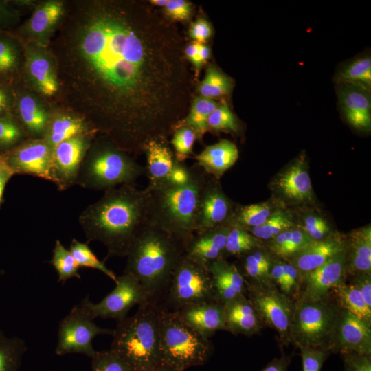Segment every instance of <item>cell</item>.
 <instances>
[{"mask_svg": "<svg viewBox=\"0 0 371 371\" xmlns=\"http://www.w3.org/2000/svg\"><path fill=\"white\" fill-rule=\"evenodd\" d=\"M150 193L126 183L104 191L80 214L78 223L87 243L98 241L109 257H126L137 234L149 224Z\"/></svg>", "mask_w": 371, "mask_h": 371, "instance_id": "6da1fadb", "label": "cell"}, {"mask_svg": "<svg viewBox=\"0 0 371 371\" xmlns=\"http://www.w3.org/2000/svg\"><path fill=\"white\" fill-rule=\"evenodd\" d=\"M81 49L97 74L113 87L128 91L142 82L146 58L144 47L124 23L109 18L95 21L85 32Z\"/></svg>", "mask_w": 371, "mask_h": 371, "instance_id": "7a4b0ae2", "label": "cell"}, {"mask_svg": "<svg viewBox=\"0 0 371 371\" xmlns=\"http://www.w3.org/2000/svg\"><path fill=\"white\" fill-rule=\"evenodd\" d=\"M188 241L150 223L134 239L124 273L136 278L149 302L160 304L163 300Z\"/></svg>", "mask_w": 371, "mask_h": 371, "instance_id": "3957f363", "label": "cell"}, {"mask_svg": "<svg viewBox=\"0 0 371 371\" xmlns=\"http://www.w3.org/2000/svg\"><path fill=\"white\" fill-rule=\"evenodd\" d=\"M208 175L197 164L181 186L150 187L149 223L186 240L195 234L199 200Z\"/></svg>", "mask_w": 371, "mask_h": 371, "instance_id": "277c9868", "label": "cell"}, {"mask_svg": "<svg viewBox=\"0 0 371 371\" xmlns=\"http://www.w3.org/2000/svg\"><path fill=\"white\" fill-rule=\"evenodd\" d=\"M113 329L110 350L133 371H153L162 364L160 348V304L146 302Z\"/></svg>", "mask_w": 371, "mask_h": 371, "instance_id": "5b68a950", "label": "cell"}, {"mask_svg": "<svg viewBox=\"0 0 371 371\" xmlns=\"http://www.w3.org/2000/svg\"><path fill=\"white\" fill-rule=\"evenodd\" d=\"M159 325L162 364L185 371L207 361L212 352L209 339L183 323L175 311L161 306Z\"/></svg>", "mask_w": 371, "mask_h": 371, "instance_id": "8992f818", "label": "cell"}, {"mask_svg": "<svg viewBox=\"0 0 371 371\" xmlns=\"http://www.w3.org/2000/svg\"><path fill=\"white\" fill-rule=\"evenodd\" d=\"M146 175V167L111 145L89 151L80 168L76 185L89 190H106L118 185L135 183Z\"/></svg>", "mask_w": 371, "mask_h": 371, "instance_id": "52a82bcc", "label": "cell"}, {"mask_svg": "<svg viewBox=\"0 0 371 371\" xmlns=\"http://www.w3.org/2000/svg\"><path fill=\"white\" fill-rule=\"evenodd\" d=\"M330 294L319 300L294 301L290 343L328 351L340 307Z\"/></svg>", "mask_w": 371, "mask_h": 371, "instance_id": "ba28073f", "label": "cell"}, {"mask_svg": "<svg viewBox=\"0 0 371 371\" xmlns=\"http://www.w3.org/2000/svg\"><path fill=\"white\" fill-rule=\"evenodd\" d=\"M161 306L169 311L203 302L216 301L207 267L184 255L176 266Z\"/></svg>", "mask_w": 371, "mask_h": 371, "instance_id": "9c48e42d", "label": "cell"}, {"mask_svg": "<svg viewBox=\"0 0 371 371\" xmlns=\"http://www.w3.org/2000/svg\"><path fill=\"white\" fill-rule=\"evenodd\" d=\"M245 284L247 297L262 323L276 331L282 344H290L294 301L274 284Z\"/></svg>", "mask_w": 371, "mask_h": 371, "instance_id": "30bf717a", "label": "cell"}, {"mask_svg": "<svg viewBox=\"0 0 371 371\" xmlns=\"http://www.w3.org/2000/svg\"><path fill=\"white\" fill-rule=\"evenodd\" d=\"M112 333L113 330L98 326L87 310L79 304L59 323L55 352L57 355L83 354L91 358L96 352L93 339L100 335Z\"/></svg>", "mask_w": 371, "mask_h": 371, "instance_id": "8fae6325", "label": "cell"}, {"mask_svg": "<svg viewBox=\"0 0 371 371\" xmlns=\"http://www.w3.org/2000/svg\"><path fill=\"white\" fill-rule=\"evenodd\" d=\"M115 284V288L99 302L93 303L87 296L80 303L94 319H114L120 322L127 317L134 306L148 302L143 287L133 275L123 273L117 276Z\"/></svg>", "mask_w": 371, "mask_h": 371, "instance_id": "7c38bea8", "label": "cell"}, {"mask_svg": "<svg viewBox=\"0 0 371 371\" xmlns=\"http://www.w3.org/2000/svg\"><path fill=\"white\" fill-rule=\"evenodd\" d=\"M89 146L86 135H80L60 142L53 148L50 181L58 190L65 191L76 185Z\"/></svg>", "mask_w": 371, "mask_h": 371, "instance_id": "4fadbf2b", "label": "cell"}, {"mask_svg": "<svg viewBox=\"0 0 371 371\" xmlns=\"http://www.w3.org/2000/svg\"><path fill=\"white\" fill-rule=\"evenodd\" d=\"M235 208L218 179L208 175L199 200L195 234L229 225Z\"/></svg>", "mask_w": 371, "mask_h": 371, "instance_id": "5bb4252c", "label": "cell"}, {"mask_svg": "<svg viewBox=\"0 0 371 371\" xmlns=\"http://www.w3.org/2000/svg\"><path fill=\"white\" fill-rule=\"evenodd\" d=\"M52 151L43 138L21 143L2 156L14 175H28L51 181Z\"/></svg>", "mask_w": 371, "mask_h": 371, "instance_id": "9a60e30c", "label": "cell"}, {"mask_svg": "<svg viewBox=\"0 0 371 371\" xmlns=\"http://www.w3.org/2000/svg\"><path fill=\"white\" fill-rule=\"evenodd\" d=\"M329 352L371 355V326L340 308Z\"/></svg>", "mask_w": 371, "mask_h": 371, "instance_id": "2e32d148", "label": "cell"}, {"mask_svg": "<svg viewBox=\"0 0 371 371\" xmlns=\"http://www.w3.org/2000/svg\"><path fill=\"white\" fill-rule=\"evenodd\" d=\"M345 262L346 251L302 276L297 300H319L328 297L334 288L345 282Z\"/></svg>", "mask_w": 371, "mask_h": 371, "instance_id": "e0dca14e", "label": "cell"}, {"mask_svg": "<svg viewBox=\"0 0 371 371\" xmlns=\"http://www.w3.org/2000/svg\"><path fill=\"white\" fill-rule=\"evenodd\" d=\"M346 238L332 233L320 240H312L285 260L291 262L300 276L310 272L331 258L346 251Z\"/></svg>", "mask_w": 371, "mask_h": 371, "instance_id": "ac0fdd59", "label": "cell"}, {"mask_svg": "<svg viewBox=\"0 0 371 371\" xmlns=\"http://www.w3.org/2000/svg\"><path fill=\"white\" fill-rule=\"evenodd\" d=\"M275 189L291 203H303L313 200V188L304 157L301 156L281 172L274 181Z\"/></svg>", "mask_w": 371, "mask_h": 371, "instance_id": "d6986e66", "label": "cell"}, {"mask_svg": "<svg viewBox=\"0 0 371 371\" xmlns=\"http://www.w3.org/2000/svg\"><path fill=\"white\" fill-rule=\"evenodd\" d=\"M337 85L339 106L348 123L357 130L369 131L371 127L370 91L350 85Z\"/></svg>", "mask_w": 371, "mask_h": 371, "instance_id": "ffe728a7", "label": "cell"}, {"mask_svg": "<svg viewBox=\"0 0 371 371\" xmlns=\"http://www.w3.org/2000/svg\"><path fill=\"white\" fill-rule=\"evenodd\" d=\"M173 311L183 323L205 338L225 330L223 304L216 301L190 304Z\"/></svg>", "mask_w": 371, "mask_h": 371, "instance_id": "44dd1931", "label": "cell"}, {"mask_svg": "<svg viewBox=\"0 0 371 371\" xmlns=\"http://www.w3.org/2000/svg\"><path fill=\"white\" fill-rule=\"evenodd\" d=\"M207 269L216 302L224 304L239 295L245 294L244 278L234 264L220 258L210 263Z\"/></svg>", "mask_w": 371, "mask_h": 371, "instance_id": "7402d4cb", "label": "cell"}, {"mask_svg": "<svg viewBox=\"0 0 371 371\" xmlns=\"http://www.w3.org/2000/svg\"><path fill=\"white\" fill-rule=\"evenodd\" d=\"M229 225L194 234L188 241L186 256L207 267L212 262L223 258Z\"/></svg>", "mask_w": 371, "mask_h": 371, "instance_id": "603a6c76", "label": "cell"}, {"mask_svg": "<svg viewBox=\"0 0 371 371\" xmlns=\"http://www.w3.org/2000/svg\"><path fill=\"white\" fill-rule=\"evenodd\" d=\"M225 330L234 335L251 336L258 333L262 322L245 294L239 295L223 304Z\"/></svg>", "mask_w": 371, "mask_h": 371, "instance_id": "cb8c5ba5", "label": "cell"}, {"mask_svg": "<svg viewBox=\"0 0 371 371\" xmlns=\"http://www.w3.org/2000/svg\"><path fill=\"white\" fill-rule=\"evenodd\" d=\"M346 277L360 273H371L370 225L355 229L346 239Z\"/></svg>", "mask_w": 371, "mask_h": 371, "instance_id": "d4e9b609", "label": "cell"}, {"mask_svg": "<svg viewBox=\"0 0 371 371\" xmlns=\"http://www.w3.org/2000/svg\"><path fill=\"white\" fill-rule=\"evenodd\" d=\"M236 146L227 139L206 146L195 157L197 165L207 175L219 179L238 159Z\"/></svg>", "mask_w": 371, "mask_h": 371, "instance_id": "484cf974", "label": "cell"}, {"mask_svg": "<svg viewBox=\"0 0 371 371\" xmlns=\"http://www.w3.org/2000/svg\"><path fill=\"white\" fill-rule=\"evenodd\" d=\"M144 152L147 161L148 186L155 187L165 183L175 165V155L160 139L148 141L144 146Z\"/></svg>", "mask_w": 371, "mask_h": 371, "instance_id": "4316f807", "label": "cell"}, {"mask_svg": "<svg viewBox=\"0 0 371 371\" xmlns=\"http://www.w3.org/2000/svg\"><path fill=\"white\" fill-rule=\"evenodd\" d=\"M273 256L269 251L257 248L241 256L242 271L245 284H270V272L273 264Z\"/></svg>", "mask_w": 371, "mask_h": 371, "instance_id": "83f0119b", "label": "cell"}, {"mask_svg": "<svg viewBox=\"0 0 371 371\" xmlns=\"http://www.w3.org/2000/svg\"><path fill=\"white\" fill-rule=\"evenodd\" d=\"M88 133L87 126L82 119L70 115H60L49 121L43 139L53 149L66 139Z\"/></svg>", "mask_w": 371, "mask_h": 371, "instance_id": "f1b7e54d", "label": "cell"}, {"mask_svg": "<svg viewBox=\"0 0 371 371\" xmlns=\"http://www.w3.org/2000/svg\"><path fill=\"white\" fill-rule=\"evenodd\" d=\"M27 66L29 74L42 93L51 96L57 92L58 85L47 58L36 52H29Z\"/></svg>", "mask_w": 371, "mask_h": 371, "instance_id": "f546056e", "label": "cell"}, {"mask_svg": "<svg viewBox=\"0 0 371 371\" xmlns=\"http://www.w3.org/2000/svg\"><path fill=\"white\" fill-rule=\"evenodd\" d=\"M340 308L348 311L371 326V308L361 293L352 284L346 282L332 290Z\"/></svg>", "mask_w": 371, "mask_h": 371, "instance_id": "4dcf8cb0", "label": "cell"}, {"mask_svg": "<svg viewBox=\"0 0 371 371\" xmlns=\"http://www.w3.org/2000/svg\"><path fill=\"white\" fill-rule=\"evenodd\" d=\"M311 240L301 229L293 227L269 240L267 247L273 256L286 260Z\"/></svg>", "mask_w": 371, "mask_h": 371, "instance_id": "1f68e13d", "label": "cell"}, {"mask_svg": "<svg viewBox=\"0 0 371 371\" xmlns=\"http://www.w3.org/2000/svg\"><path fill=\"white\" fill-rule=\"evenodd\" d=\"M20 120L25 128L30 133L45 134L49 118L45 110L30 95H23L18 104Z\"/></svg>", "mask_w": 371, "mask_h": 371, "instance_id": "d6a6232c", "label": "cell"}, {"mask_svg": "<svg viewBox=\"0 0 371 371\" xmlns=\"http://www.w3.org/2000/svg\"><path fill=\"white\" fill-rule=\"evenodd\" d=\"M217 105L218 103L213 99L202 96L196 98L192 102L188 116L178 122L175 124L174 130L181 126H187L195 132L197 138L201 139L204 134L208 131L207 119Z\"/></svg>", "mask_w": 371, "mask_h": 371, "instance_id": "836d02e7", "label": "cell"}, {"mask_svg": "<svg viewBox=\"0 0 371 371\" xmlns=\"http://www.w3.org/2000/svg\"><path fill=\"white\" fill-rule=\"evenodd\" d=\"M337 84L350 85L370 91L371 58L368 55L357 58L337 73Z\"/></svg>", "mask_w": 371, "mask_h": 371, "instance_id": "e575fe53", "label": "cell"}, {"mask_svg": "<svg viewBox=\"0 0 371 371\" xmlns=\"http://www.w3.org/2000/svg\"><path fill=\"white\" fill-rule=\"evenodd\" d=\"M26 350L23 339L9 337L0 329V371H18Z\"/></svg>", "mask_w": 371, "mask_h": 371, "instance_id": "d590c367", "label": "cell"}, {"mask_svg": "<svg viewBox=\"0 0 371 371\" xmlns=\"http://www.w3.org/2000/svg\"><path fill=\"white\" fill-rule=\"evenodd\" d=\"M267 202L236 207L229 225H237L245 229L258 227L266 222L273 213Z\"/></svg>", "mask_w": 371, "mask_h": 371, "instance_id": "8d00e7d4", "label": "cell"}, {"mask_svg": "<svg viewBox=\"0 0 371 371\" xmlns=\"http://www.w3.org/2000/svg\"><path fill=\"white\" fill-rule=\"evenodd\" d=\"M259 247V240L246 229L229 225L223 258L230 256L241 257Z\"/></svg>", "mask_w": 371, "mask_h": 371, "instance_id": "74e56055", "label": "cell"}, {"mask_svg": "<svg viewBox=\"0 0 371 371\" xmlns=\"http://www.w3.org/2000/svg\"><path fill=\"white\" fill-rule=\"evenodd\" d=\"M232 80L214 66H210L204 79L198 86L200 96L216 98L228 95L232 90Z\"/></svg>", "mask_w": 371, "mask_h": 371, "instance_id": "f35d334b", "label": "cell"}, {"mask_svg": "<svg viewBox=\"0 0 371 371\" xmlns=\"http://www.w3.org/2000/svg\"><path fill=\"white\" fill-rule=\"evenodd\" d=\"M63 13V6L59 1H48L33 13L29 24L34 34H43L50 30Z\"/></svg>", "mask_w": 371, "mask_h": 371, "instance_id": "ab89813d", "label": "cell"}, {"mask_svg": "<svg viewBox=\"0 0 371 371\" xmlns=\"http://www.w3.org/2000/svg\"><path fill=\"white\" fill-rule=\"evenodd\" d=\"M294 227L291 217L281 210L273 212L262 225L246 229L254 237L260 240H270L280 233Z\"/></svg>", "mask_w": 371, "mask_h": 371, "instance_id": "60d3db41", "label": "cell"}, {"mask_svg": "<svg viewBox=\"0 0 371 371\" xmlns=\"http://www.w3.org/2000/svg\"><path fill=\"white\" fill-rule=\"evenodd\" d=\"M49 262L58 273V282H65L71 278H80L78 272L79 266L70 251L58 240L55 242L52 258Z\"/></svg>", "mask_w": 371, "mask_h": 371, "instance_id": "b9f144b4", "label": "cell"}, {"mask_svg": "<svg viewBox=\"0 0 371 371\" xmlns=\"http://www.w3.org/2000/svg\"><path fill=\"white\" fill-rule=\"evenodd\" d=\"M69 251L79 267H89L102 272L114 282L117 281V276L110 270L103 261L100 260L89 248L88 243H82L73 238Z\"/></svg>", "mask_w": 371, "mask_h": 371, "instance_id": "7bdbcfd3", "label": "cell"}, {"mask_svg": "<svg viewBox=\"0 0 371 371\" xmlns=\"http://www.w3.org/2000/svg\"><path fill=\"white\" fill-rule=\"evenodd\" d=\"M208 131L238 133L240 128L236 115L225 102L218 104L207 119Z\"/></svg>", "mask_w": 371, "mask_h": 371, "instance_id": "ee69618b", "label": "cell"}, {"mask_svg": "<svg viewBox=\"0 0 371 371\" xmlns=\"http://www.w3.org/2000/svg\"><path fill=\"white\" fill-rule=\"evenodd\" d=\"M23 135L22 128L10 117H0V155L21 144Z\"/></svg>", "mask_w": 371, "mask_h": 371, "instance_id": "f6af8a7d", "label": "cell"}, {"mask_svg": "<svg viewBox=\"0 0 371 371\" xmlns=\"http://www.w3.org/2000/svg\"><path fill=\"white\" fill-rule=\"evenodd\" d=\"M196 138L195 132L189 127L181 126L175 129L171 144L175 151L177 161L183 162L190 155Z\"/></svg>", "mask_w": 371, "mask_h": 371, "instance_id": "bcb514c9", "label": "cell"}, {"mask_svg": "<svg viewBox=\"0 0 371 371\" xmlns=\"http://www.w3.org/2000/svg\"><path fill=\"white\" fill-rule=\"evenodd\" d=\"M91 371H133L110 349L96 351L91 357Z\"/></svg>", "mask_w": 371, "mask_h": 371, "instance_id": "7dc6e473", "label": "cell"}, {"mask_svg": "<svg viewBox=\"0 0 371 371\" xmlns=\"http://www.w3.org/2000/svg\"><path fill=\"white\" fill-rule=\"evenodd\" d=\"M303 371H320L329 351L311 347H299Z\"/></svg>", "mask_w": 371, "mask_h": 371, "instance_id": "c3c4849f", "label": "cell"}, {"mask_svg": "<svg viewBox=\"0 0 371 371\" xmlns=\"http://www.w3.org/2000/svg\"><path fill=\"white\" fill-rule=\"evenodd\" d=\"M311 240H320L332 234L331 229L322 217L308 215L304 218L302 229Z\"/></svg>", "mask_w": 371, "mask_h": 371, "instance_id": "681fc988", "label": "cell"}, {"mask_svg": "<svg viewBox=\"0 0 371 371\" xmlns=\"http://www.w3.org/2000/svg\"><path fill=\"white\" fill-rule=\"evenodd\" d=\"M17 61V52L9 41L0 39V73L14 69Z\"/></svg>", "mask_w": 371, "mask_h": 371, "instance_id": "f907efd6", "label": "cell"}, {"mask_svg": "<svg viewBox=\"0 0 371 371\" xmlns=\"http://www.w3.org/2000/svg\"><path fill=\"white\" fill-rule=\"evenodd\" d=\"M342 355L346 371H371L370 355L355 352Z\"/></svg>", "mask_w": 371, "mask_h": 371, "instance_id": "816d5d0a", "label": "cell"}, {"mask_svg": "<svg viewBox=\"0 0 371 371\" xmlns=\"http://www.w3.org/2000/svg\"><path fill=\"white\" fill-rule=\"evenodd\" d=\"M167 15L175 20H188L192 8L189 2L184 0H168L165 6Z\"/></svg>", "mask_w": 371, "mask_h": 371, "instance_id": "f5cc1de1", "label": "cell"}, {"mask_svg": "<svg viewBox=\"0 0 371 371\" xmlns=\"http://www.w3.org/2000/svg\"><path fill=\"white\" fill-rule=\"evenodd\" d=\"M192 176V167H188L183 162L175 161V165L165 183L175 186L184 185Z\"/></svg>", "mask_w": 371, "mask_h": 371, "instance_id": "db71d44e", "label": "cell"}, {"mask_svg": "<svg viewBox=\"0 0 371 371\" xmlns=\"http://www.w3.org/2000/svg\"><path fill=\"white\" fill-rule=\"evenodd\" d=\"M212 34L210 24L204 19H199L193 23L189 30L190 36L199 43H204Z\"/></svg>", "mask_w": 371, "mask_h": 371, "instance_id": "11a10c76", "label": "cell"}, {"mask_svg": "<svg viewBox=\"0 0 371 371\" xmlns=\"http://www.w3.org/2000/svg\"><path fill=\"white\" fill-rule=\"evenodd\" d=\"M351 282L363 297L367 306L371 308V273H360L351 277Z\"/></svg>", "mask_w": 371, "mask_h": 371, "instance_id": "9f6ffc18", "label": "cell"}, {"mask_svg": "<svg viewBox=\"0 0 371 371\" xmlns=\"http://www.w3.org/2000/svg\"><path fill=\"white\" fill-rule=\"evenodd\" d=\"M14 175V172L2 155H0V209L3 203L4 190L7 183Z\"/></svg>", "mask_w": 371, "mask_h": 371, "instance_id": "6f0895ef", "label": "cell"}, {"mask_svg": "<svg viewBox=\"0 0 371 371\" xmlns=\"http://www.w3.org/2000/svg\"><path fill=\"white\" fill-rule=\"evenodd\" d=\"M272 282L282 291L284 287V260L273 259L270 272Z\"/></svg>", "mask_w": 371, "mask_h": 371, "instance_id": "680465c9", "label": "cell"}, {"mask_svg": "<svg viewBox=\"0 0 371 371\" xmlns=\"http://www.w3.org/2000/svg\"><path fill=\"white\" fill-rule=\"evenodd\" d=\"M290 359L286 356L274 358L261 371H287Z\"/></svg>", "mask_w": 371, "mask_h": 371, "instance_id": "91938a15", "label": "cell"}, {"mask_svg": "<svg viewBox=\"0 0 371 371\" xmlns=\"http://www.w3.org/2000/svg\"><path fill=\"white\" fill-rule=\"evenodd\" d=\"M199 43L193 42L186 49V56L194 65L196 74L199 73L201 67L199 57Z\"/></svg>", "mask_w": 371, "mask_h": 371, "instance_id": "94428289", "label": "cell"}, {"mask_svg": "<svg viewBox=\"0 0 371 371\" xmlns=\"http://www.w3.org/2000/svg\"><path fill=\"white\" fill-rule=\"evenodd\" d=\"M10 98L8 91L0 87V117L7 116L5 113L10 110Z\"/></svg>", "mask_w": 371, "mask_h": 371, "instance_id": "6125c7cd", "label": "cell"}, {"mask_svg": "<svg viewBox=\"0 0 371 371\" xmlns=\"http://www.w3.org/2000/svg\"><path fill=\"white\" fill-rule=\"evenodd\" d=\"M210 56V47L204 44L199 43V57L201 65H202L205 63Z\"/></svg>", "mask_w": 371, "mask_h": 371, "instance_id": "be15d7a7", "label": "cell"}, {"mask_svg": "<svg viewBox=\"0 0 371 371\" xmlns=\"http://www.w3.org/2000/svg\"><path fill=\"white\" fill-rule=\"evenodd\" d=\"M168 0H152L150 2L153 4L159 5V6H166Z\"/></svg>", "mask_w": 371, "mask_h": 371, "instance_id": "e7e4bbea", "label": "cell"}, {"mask_svg": "<svg viewBox=\"0 0 371 371\" xmlns=\"http://www.w3.org/2000/svg\"><path fill=\"white\" fill-rule=\"evenodd\" d=\"M153 371H174L169 367H168L166 365L161 364L159 366H158L156 369H155Z\"/></svg>", "mask_w": 371, "mask_h": 371, "instance_id": "03108f58", "label": "cell"}, {"mask_svg": "<svg viewBox=\"0 0 371 371\" xmlns=\"http://www.w3.org/2000/svg\"><path fill=\"white\" fill-rule=\"evenodd\" d=\"M1 10H2V5H1V3L0 2V12L1 11Z\"/></svg>", "mask_w": 371, "mask_h": 371, "instance_id": "003e7915", "label": "cell"}]
</instances>
